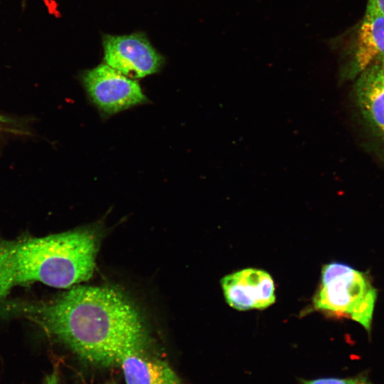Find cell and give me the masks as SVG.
I'll return each mask as SVG.
<instances>
[{
	"label": "cell",
	"instance_id": "30bf717a",
	"mask_svg": "<svg viewBox=\"0 0 384 384\" xmlns=\"http://www.w3.org/2000/svg\"><path fill=\"white\" fill-rule=\"evenodd\" d=\"M302 384H373L366 376L358 375L350 378H321L302 380Z\"/></svg>",
	"mask_w": 384,
	"mask_h": 384
},
{
	"label": "cell",
	"instance_id": "5b68a950",
	"mask_svg": "<svg viewBox=\"0 0 384 384\" xmlns=\"http://www.w3.org/2000/svg\"><path fill=\"white\" fill-rule=\"evenodd\" d=\"M104 60L107 65L132 78H142L158 72L164 58L143 33L105 35Z\"/></svg>",
	"mask_w": 384,
	"mask_h": 384
},
{
	"label": "cell",
	"instance_id": "8992f818",
	"mask_svg": "<svg viewBox=\"0 0 384 384\" xmlns=\"http://www.w3.org/2000/svg\"><path fill=\"white\" fill-rule=\"evenodd\" d=\"M354 98L373 149L384 164V67L370 65L356 78Z\"/></svg>",
	"mask_w": 384,
	"mask_h": 384
},
{
	"label": "cell",
	"instance_id": "9c48e42d",
	"mask_svg": "<svg viewBox=\"0 0 384 384\" xmlns=\"http://www.w3.org/2000/svg\"><path fill=\"white\" fill-rule=\"evenodd\" d=\"M120 367L126 384H183L168 363L147 353L127 356Z\"/></svg>",
	"mask_w": 384,
	"mask_h": 384
},
{
	"label": "cell",
	"instance_id": "6da1fadb",
	"mask_svg": "<svg viewBox=\"0 0 384 384\" xmlns=\"http://www.w3.org/2000/svg\"><path fill=\"white\" fill-rule=\"evenodd\" d=\"M1 302V314L33 321L92 366L119 367L127 356L147 353L149 336L139 310L114 288L77 286L52 302Z\"/></svg>",
	"mask_w": 384,
	"mask_h": 384
},
{
	"label": "cell",
	"instance_id": "5bb4252c",
	"mask_svg": "<svg viewBox=\"0 0 384 384\" xmlns=\"http://www.w3.org/2000/svg\"><path fill=\"white\" fill-rule=\"evenodd\" d=\"M102 384H117L114 381H107V382H105Z\"/></svg>",
	"mask_w": 384,
	"mask_h": 384
},
{
	"label": "cell",
	"instance_id": "52a82bcc",
	"mask_svg": "<svg viewBox=\"0 0 384 384\" xmlns=\"http://www.w3.org/2000/svg\"><path fill=\"white\" fill-rule=\"evenodd\" d=\"M373 65L384 67V14L367 6L353 33L342 74L354 80Z\"/></svg>",
	"mask_w": 384,
	"mask_h": 384
},
{
	"label": "cell",
	"instance_id": "7a4b0ae2",
	"mask_svg": "<svg viewBox=\"0 0 384 384\" xmlns=\"http://www.w3.org/2000/svg\"><path fill=\"white\" fill-rule=\"evenodd\" d=\"M98 246L97 233L87 228L43 238H0V299L30 282L67 288L89 279Z\"/></svg>",
	"mask_w": 384,
	"mask_h": 384
},
{
	"label": "cell",
	"instance_id": "ba28073f",
	"mask_svg": "<svg viewBox=\"0 0 384 384\" xmlns=\"http://www.w3.org/2000/svg\"><path fill=\"white\" fill-rule=\"evenodd\" d=\"M221 286L228 304L238 310L262 309L275 301L273 280L263 270L247 268L228 274Z\"/></svg>",
	"mask_w": 384,
	"mask_h": 384
},
{
	"label": "cell",
	"instance_id": "4fadbf2b",
	"mask_svg": "<svg viewBox=\"0 0 384 384\" xmlns=\"http://www.w3.org/2000/svg\"><path fill=\"white\" fill-rule=\"evenodd\" d=\"M7 122L6 118L0 115V122Z\"/></svg>",
	"mask_w": 384,
	"mask_h": 384
},
{
	"label": "cell",
	"instance_id": "8fae6325",
	"mask_svg": "<svg viewBox=\"0 0 384 384\" xmlns=\"http://www.w3.org/2000/svg\"><path fill=\"white\" fill-rule=\"evenodd\" d=\"M367 6L384 14V0H368Z\"/></svg>",
	"mask_w": 384,
	"mask_h": 384
},
{
	"label": "cell",
	"instance_id": "7c38bea8",
	"mask_svg": "<svg viewBox=\"0 0 384 384\" xmlns=\"http://www.w3.org/2000/svg\"><path fill=\"white\" fill-rule=\"evenodd\" d=\"M41 384H60L57 370H53L46 377Z\"/></svg>",
	"mask_w": 384,
	"mask_h": 384
},
{
	"label": "cell",
	"instance_id": "3957f363",
	"mask_svg": "<svg viewBox=\"0 0 384 384\" xmlns=\"http://www.w3.org/2000/svg\"><path fill=\"white\" fill-rule=\"evenodd\" d=\"M377 297L367 277L351 267L338 262L326 265L321 284L314 298L316 309L348 315L370 333Z\"/></svg>",
	"mask_w": 384,
	"mask_h": 384
},
{
	"label": "cell",
	"instance_id": "277c9868",
	"mask_svg": "<svg viewBox=\"0 0 384 384\" xmlns=\"http://www.w3.org/2000/svg\"><path fill=\"white\" fill-rule=\"evenodd\" d=\"M83 85L92 102L106 114H112L148 101L139 83L106 63L85 70Z\"/></svg>",
	"mask_w": 384,
	"mask_h": 384
}]
</instances>
